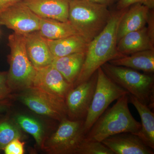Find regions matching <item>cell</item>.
<instances>
[{
  "label": "cell",
  "mask_w": 154,
  "mask_h": 154,
  "mask_svg": "<svg viewBox=\"0 0 154 154\" xmlns=\"http://www.w3.org/2000/svg\"><path fill=\"white\" fill-rule=\"evenodd\" d=\"M146 26L148 31L152 39L154 40V14L153 9L150 10Z\"/></svg>",
  "instance_id": "obj_28"
},
{
  "label": "cell",
  "mask_w": 154,
  "mask_h": 154,
  "mask_svg": "<svg viewBox=\"0 0 154 154\" xmlns=\"http://www.w3.org/2000/svg\"><path fill=\"white\" fill-rule=\"evenodd\" d=\"M41 18L68 22L70 0H22Z\"/></svg>",
  "instance_id": "obj_14"
},
{
  "label": "cell",
  "mask_w": 154,
  "mask_h": 154,
  "mask_svg": "<svg viewBox=\"0 0 154 154\" xmlns=\"http://www.w3.org/2000/svg\"><path fill=\"white\" fill-rule=\"evenodd\" d=\"M113 65L142 71L146 74L154 72V50L143 51L125 55L108 62Z\"/></svg>",
  "instance_id": "obj_19"
},
{
  "label": "cell",
  "mask_w": 154,
  "mask_h": 154,
  "mask_svg": "<svg viewBox=\"0 0 154 154\" xmlns=\"http://www.w3.org/2000/svg\"><path fill=\"white\" fill-rule=\"evenodd\" d=\"M25 143L16 139L10 143L4 149L6 154H23L25 153Z\"/></svg>",
  "instance_id": "obj_26"
},
{
  "label": "cell",
  "mask_w": 154,
  "mask_h": 154,
  "mask_svg": "<svg viewBox=\"0 0 154 154\" xmlns=\"http://www.w3.org/2000/svg\"><path fill=\"white\" fill-rule=\"evenodd\" d=\"M24 36L27 54L34 67L38 69L51 65L54 57L45 38L38 31L30 32Z\"/></svg>",
  "instance_id": "obj_13"
},
{
  "label": "cell",
  "mask_w": 154,
  "mask_h": 154,
  "mask_svg": "<svg viewBox=\"0 0 154 154\" xmlns=\"http://www.w3.org/2000/svg\"><path fill=\"white\" fill-rule=\"evenodd\" d=\"M129 102L135 107L140 116L141 128L137 135L145 144L154 149V113L146 105L128 94Z\"/></svg>",
  "instance_id": "obj_18"
},
{
  "label": "cell",
  "mask_w": 154,
  "mask_h": 154,
  "mask_svg": "<svg viewBox=\"0 0 154 154\" xmlns=\"http://www.w3.org/2000/svg\"><path fill=\"white\" fill-rule=\"evenodd\" d=\"M8 72H0V100L8 99L12 91L7 82Z\"/></svg>",
  "instance_id": "obj_27"
},
{
  "label": "cell",
  "mask_w": 154,
  "mask_h": 154,
  "mask_svg": "<svg viewBox=\"0 0 154 154\" xmlns=\"http://www.w3.org/2000/svg\"><path fill=\"white\" fill-rule=\"evenodd\" d=\"M11 105V102L8 99L0 100V113L8 110Z\"/></svg>",
  "instance_id": "obj_30"
},
{
  "label": "cell",
  "mask_w": 154,
  "mask_h": 154,
  "mask_svg": "<svg viewBox=\"0 0 154 154\" xmlns=\"http://www.w3.org/2000/svg\"><path fill=\"white\" fill-rule=\"evenodd\" d=\"M45 39L54 58L62 57L77 53L86 52L89 44L80 34L56 40Z\"/></svg>",
  "instance_id": "obj_17"
},
{
  "label": "cell",
  "mask_w": 154,
  "mask_h": 154,
  "mask_svg": "<svg viewBox=\"0 0 154 154\" xmlns=\"http://www.w3.org/2000/svg\"><path fill=\"white\" fill-rule=\"evenodd\" d=\"M128 94L116 100L112 107L100 116L85 135L84 140L102 142L108 137L122 133L137 135L141 124L130 111Z\"/></svg>",
  "instance_id": "obj_2"
},
{
  "label": "cell",
  "mask_w": 154,
  "mask_h": 154,
  "mask_svg": "<svg viewBox=\"0 0 154 154\" xmlns=\"http://www.w3.org/2000/svg\"><path fill=\"white\" fill-rule=\"evenodd\" d=\"M96 90L90 109L84 122L85 134L112 102L129 93L105 75L101 67L97 71Z\"/></svg>",
  "instance_id": "obj_7"
},
{
  "label": "cell",
  "mask_w": 154,
  "mask_h": 154,
  "mask_svg": "<svg viewBox=\"0 0 154 154\" xmlns=\"http://www.w3.org/2000/svg\"><path fill=\"white\" fill-rule=\"evenodd\" d=\"M40 21L41 18L34 14L22 0L0 14V25L23 35L38 31Z\"/></svg>",
  "instance_id": "obj_10"
},
{
  "label": "cell",
  "mask_w": 154,
  "mask_h": 154,
  "mask_svg": "<svg viewBox=\"0 0 154 154\" xmlns=\"http://www.w3.org/2000/svg\"><path fill=\"white\" fill-rule=\"evenodd\" d=\"M85 120H70L67 117L60 122L55 132L47 140L42 148L51 154H75L85 138Z\"/></svg>",
  "instance_id": "obj_6"
},
{
  "label": "cell",
  "mask_w": 154,
  "mask_h": 154,
  "mask_svg": "<svg viewBox=\"0 0 154 154\" xmlns=\"http://www.w3.org/2000/svg\"><path fill=\"white\" fill-rule=\"evenodd\" d=\"M38 32L43 38L49 40H56L79 34L69 21L63 22L41 18Z\"/></svg>",
  "instance_id": "obj_21"
},
{
  "label": "cell",
  "mask_w": 154,
  "mask_h": 154,
  "mask_svg": "<svg viewBox=\"0 0 154 154\" xmlns=\"http://www.w3.org/2000/svg\"><path fill=\"white\" fill-rule=\"evenodd\" d=\"M21 133L18 128L8 121L0 122V150L16 139H20Z\"/></svg>",
  "instance_id": "obj_23"
},
{
  "label": "cell",
  "mask_w": 154,
  "mask_h": 154,
  "mask_svg": "<svg viewBox=\"0 0 154 154\" xmlns=\"http://www.w3.org/2000/svg\"><path fill=\"white\" fill-rule=\"evenodd\" d=\"M111 16L105 5L90 0H70L69 21L88 43L102 32Z\"/></svg>",
  "instance_id": "obj_3"
},
{
  "label": "cell",
  "mask_w": 154,
  "mask_h": 154,
  "mask_svg": "<svg viewBox=\"0 0 154 154\" xmlns=\"http://www.w3.org/2000/svg\"><path fill=\"white\" fill-rule=\"evenodd\" d=\"M150 10L139 3L134 4L128 7L119 24L117 42L127 33L140 30L146 26Z\"/></svg>",
  "instance_id": "obj_15"
},
{
  "label": "cell",
  "mask_w": 154,
  "mask_h": 154,
  "mask_svg": "<svg viewBox=\"0 0 154 154\" xmlns=\"http://www.w3.org/2000/svg\"><path fill=\"white\" fill-rule=\"evenodd\" d=\"M90 1L94 2L105 5L108 7V6L112 5L116 1H118L119 0H90Z\"/></svg>",
  "instance_id": "obj_31"
},
{
  "label": "cell",
  "mask_w": 154,
  "mask_h": 154,
  "mask_svg": "<svg viewBox=\"0 0 154 154\" xmlns=\"http://www.w3.org/2000/svg\"><path fill=\"white\" fill-rule=\"evenodd\" d=\"M101 142L114 154H154V149L146 146L137 135L122 133L108 137Z\"/></svg>",
  "instance_id": "obj_12"
},
{
  "label": "cell",
  "mask_w": 154,
  "mask_h": 154,
  "mask_svg": "<svg viewBox=\"0 0 154 154\" xmlns=\"http://www.w3.org/2000/svg\"><path fill=\"white\" fill-rule=\"evenodd\" d=\"M16 120L24 131L33 137L38 146H42L44 141V131L39 122L32 117L23 115L17 116Z\"/></svg>",
  "instance_id": "obj_22"
},
{
  "label": "cell",
  "mask_w": 154,
  "mask_h": 154,
  "mask_svg": "<svg viewBox=\"0 0 154 154\" xmlns=\"http://www.w3.org/2000/svg\"><path fill=\"white\" fill-rule=\"evenodd\" d=\"M137 3L144 5L151 10L154 9V0H119L116 9L117 10H122Z\"/></svg>",
  "instance_id": "obj_25"
},
{
  "label": "cell",
  "mask_w": 154,
  "mask_h": 154,
  "mask_svg": "<svg viewBox=\"0 0 154 154\" xmlns=\"http://www.w3.org/2000/svg\"><path fill=\"white\" fill-rule=\"evenodd\" d=\"M127 8L111 13L105 28L89 42L84 63L73 88L89 79L104 64L125 56L117 50V32L120 19Z\"/></svg>",
  "instance_id": "obj_1"
},
{
  "label": "cell",
  "mask_w": 154,
  "mask_h": 154,
  "mask_svg": "<svg viewBox=\"0 0 154 154\" xmlns=\"http://www.w3.org/2000/svg\"><path fill=\"white\" fill-rule=\"evenodd\" d=\"M22 0H0V14L6 9Z\"/></svg>",
  "instance_id": "obj_29"
},
{
  "label": "cell",
  "mask_w": 154,
  "mask_h": 154,
  "mask_svg": "<svg viewBox=\"0 0 154 154\" xmlns=\"http://www.w3.org/2000/svg\"><path fill=\"white\" fill-rule=\"evenodd\" d=\"M77 154H114L101 142L83 140L77 150Z\"/></svg>",
  "instance_id": "obj_24"
},
{
  "label": "cell",
  "mask_w": 154,
  "mask_h": 154,
  "mask_svg": "<svg viewBox=\"0 0 154 154\" xmlns=\"http://www.w3.org/2000/svg\"><path fill=\"white\" fill-rule=\"evenodd\" d=\"M97 81L96 71L89 79L69 91L65 100L67 118L72 120L85 119L94 97Z\"/></svg>",
  "instance_id": "obj_9"
},
{
  "label": "cell",
  "mask_w": 154,
  "mask_h": 154,
  "mask_svg": "<svg viewBox=\"0 0 154 154\" xmlns=\"http://www.w3.org/2000/svg\"><path fill=\"white\" fill-rule=\"evenodd\" d=\"M19 99L30 109L39 115L60 122L67 117L65 101L33 87L22 91Z\"/></svg>",
  "instance_id": "obj_8"
},
{
  "label": "cell",
  "mask_w": 154,
  "mask_h": 154,
  "mask_svg": "<svg viewBox=\"0 0 154 154\" xmlns=\"http://www.w3.org/2000/svg\"><path fill=\"white\" fill-rule=\"evenodd\" d=\"M110 80L152 110L154 108V77L133 69L106 63L101 67Z\"/></svg>",
  "instance_id": "obj_4"
},
{
  "label": "cell",
  "mask_w": 154,
  "mask_h": 154,
  "mask_svg": "<svg viewBox=\"0 0 154 154\" xmlns=\"http://www.w3.org/2000/svg\"><path fill=\"white\" fill-rule=\"evenodd\" d=\"M36 70L31 87L38 88L65 100L67 94L73 88L71 84L51 65Z\"/></svg>",
  "instance_id": "obj_11"
},
{
  "label": "cell",
  "mask_w": 154,
  "mask_h": 154,
  "mask_svg": "<svg viewBox=\"0 0 154 154\" xmlns=\"http://www.w3.org/2000/svg\"><path fill=\"white\" fill-rule=\"evenodd\" d=\"M10 69L7 82L11 91H23L32 87L36 69L30 61L25 47V36L14 32L8 37Z\"/></svg>",
  "instance_id": "obj_5"
},
{
  "label": "cell",
  "mask_w": 154,
  "mask_h": 154,
  "mask_svg": "<svg viewBox=\"0 0 154 154\" xmlns=\"http://www.w3.org/2000/svg\"><path fill=\"white\" fill-rule=\"evenodd\" d=\"M85 57L86 52H81L55 57L51 65L73 86L79 74Z\"/></svg>",
  "instance_id": "obj_20"
},
{
  "label": "cell",
  "mask_w": 154,
  "mask_h": 154,
  "mask_svg": "<svg viewBox=\"0 0 154 154\" xmlns=\"http://www.w3.org/2000/svg\"><path fill=\"white\" fill-rule=\"evenodd\" d=\"M117 48L122 54L128 55L143 51L154 50V40L150 36L146 26L122 36L117 42Z\"/></svg>",
  "instance_id": "obj_16"
}]
</instances>
